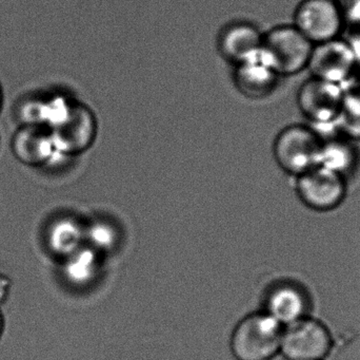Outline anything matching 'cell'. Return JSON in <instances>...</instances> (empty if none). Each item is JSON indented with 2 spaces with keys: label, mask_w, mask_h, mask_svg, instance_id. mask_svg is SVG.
I'll list each match as a JSON object with an SVG mask.
<instances>
[{
  "label": "cell",
  "mask_w": 360,
  "mask_h": 360,
  "mask_svg": "<svg viewBox=\"0 0 360 360\" xmlns=\"http://www.w3.org/2000/svg\"><path fill=\"white\" fill-rule=\"evenodd\" d=\"M12 290V281L4 273H0V308L8 302Z\"/></svg>",
  "instance_id": "obj_20"
},
{
  "label": "cell",
  "mask_w": 360,
  "mask_h": 360,
  "mask_svg": "<svg viewBox=\"0 0 360 360\" xmlns=\"http://www.w3.org/2000/svg\"><path fill=\"white\" fill-rule=\"evenodd\" d=\"M97 129L96 116L91 108L79 101H71L50 131L59 156H72L90 149L96 139Z\"/></svg>",
  "instance_id": "obj_5"
},
{
  "label": "cell",
  "mask_w": 360,
  "mask_h": 360,
  "mask_svg": "<svg viewBox=\"0 0 360 360\" xmlns=\"http://www.w3.org/2000/svg\"><path fill=\"white\" fill-rule=\"evenodd\" d=\"M344 94L342 85L311 77L298 91V107L313 125H335Z\"/></svg>",
  "instance_id": "obj_9"
},
{
  "label": "cell",
  "mask_w": 360,
  "mask_h": 360,
  "mask_svg": "<svg viewBox=\"0 0 360 360\" xmlns=\"http://www.w3.org/2000/svg\"><path fill=\"white\" fill-rule=\"evenodd\" d=\"M313 46L294 25H279L264 34L260 54L279 76H290L308 67Z\"/></svg>",
  "instance_id": "obj_2"
},
{
  "label": "cell",
  "mask_w": 360,
  "mask_h": 360,
  "mask_svg": "<svg viewBox=\"0 0 360 360\" xmlns=\"http://www.w3.org/2000/svg\"><path fill=\"white\" fill-rule=\"evenodd\" d=\"M359 57L350 42L335 38L313 46L307 68L312 77L342 86L359 66Z\"/></svg>",
  "instance_id": "obj_8"
},
{
  "label": "cell",
  "mask_w": 360,
  "mask_h": 360,
  "mask_svg": "<svg viewBox=\"0 0 360 360\" xmlns=\"http://www.w3.org/2000/svg\"><path fill=\"white\" fill-rule=\"evenodd\" d=\"M321 135L304 125H292L277 135L273 154L278 166L295 178L317 166Z\"/></svg>",
  "instance_id": "obj_4"
},
{
  "label": "cell",
  "mask_w": 360,
  "mask_h": 360,
  "mask_svg": "<svg viewBox=\"0 0 360 360\" xmlns=\"http://www.w3.org/2000/svg\"><path fill=\"white\" fill-rule=\"evenodd\" d=\"M117 242V230L109 222L95 221L84 226V243L99 255L115 249Z\"/></svg>",
  "instance_id": "obj_18"
},
{
  "label": "cell",
  "mask_w": 360,
  "mask_h": 360,
  "mask_svg": "<svg viewBox=\"0 0 360 360\" xmlns=\"http://www.w3.org/2000/svg\"><path fill=\"white\" fill-rule=\"evenodd\" d=\"M312 298L308 290L296 281L285 280L269 290L264 300V313L281 327L291 325L311 315Z\"/></svg>",
  "instance_id": "obj_10"
},
{
  "label": "cell",
  "mask_w": 360,
  "mask_h": 360,
  "mask_svg": "<svg viewBox=\"0 0 360 360\" xmlns=\"http://www.w3.org/2000/svg\"><path fill=\"white\" fill-rule=\"evenodd\" d=\"M293 25L313 44L338 38L345 27L338 0H302Z\"/></svg>",
  "instance_id": "obj_7"
},
{
  "label": "cell",
  "mask_w": 360,
  "mask_h": 360,
  "mask_svg": "<svg viewBox=\"0 0 360 360\" xmlns=\"http://www.w3.org/2000/svg\"><path fill=\"white\" fill-rule=\"evenodd\" d=\"M359 70H360V58H359Z\"/></svg>",
  "instance_id": "obj_23"
},
{
  "label": "cell",
  "mask_w": 360,
  "mask_h": 360,
  "mask_svg": "<svg viewBox=\"0 0 360 360\" xmlns=\"http://www.w3.org/2000/svg\"><path fill=\"white\" fill-rule=\"evenodd\" d=\"M359 151L352 141L340 135L321 137L317 166L348 181L359 165Z\"/></svg>",
  "instance_id": "obj_15"
},
{
  "label": "cell",
  "mask_w": 360,
  "mask_h": 360,
  "mask_svg": "<svg viewBox=\"0 0 360 360\" xmlns=\"http://www.w3.org/2000/svg\"><path fill=\"white\" fill-rule=\"evenodd\" d=\"M335 126L342 137L352 142L360 141V87L345 91Z\"/></svg>",
  "instance_id": "obj_17"
},
{
  "label": "cell",
  "mask_w": 360,
  "mask_h": 360,
  "mask_svg": "<svg viewBox=\"0 0 360 360\" xmlns=\"http://www.w3.org/2000/svg\"><path fill=\"white\" fill-rule=\"evenodd\" d=\"M344 27L360 32V0H338Z\"/></svg>",
  "instance_id": "obj_19"
},
{
  "label": "cell",
  "mask_w": 360,
  "mask_h": 360,
  "mask_svg": "<svg viewBox=\"0 0 360 360\" xmlns=\"http://www.w3.org/2000/svg\"><path fill=\"white\" fill-rule=\"evenodd\" d=\"M44 239L46 251L61 261L86 244L84 226L75 218L60 216L48 224Z\"/></svg>",
  "instance_id": "obj_14"
},
{
  "label": "cell",
  "mask_w": 360,
  "mask_h": 360,
  "mask_svg": "<svg viewBox=\"0 0 360 360\" xmlns=\"http://www.w3.org/2000/svg\"><path fill=\"white\" fill-rule=\"evenodd\" d=\"M4 327H6V323H4V314H2L1 310H0V340H1L2 335H4Z\"/></svg>",
  "instance_id": "obj_21"
},
{
  "label": "cell",
  "mask_w": 360,
  "mask_h": 360,
  "mask_svg": "<svg viewBox=\"0 0 360 360\" xmlns=\"http://www.w3.org/2000/svg\"><path fill=\"white\" fill-rule=\"evenodd\" d=\"M278 74L262 58V54L235 68L234 84L237 90L250 99H262L275 90Z\"/></svg>",
  "instance_id": "obj_13"
},
{
  "label": "cell",
  "mask_w": 360,
  "mask_h": 360,
  "mask_svg": "<svg viewBox=\"0 0 360 360\" xmlns=\"http://www.w3.org/2000/svg\"><path fill=\"white\" fill-rule=\"evenodd\" d=\"M98 271L99 254L86 244L60 261L61 276L75 287H84L92 283Z\"/></svg>",
  "instance_id": "obj_16"
},
{
  "label": "cell",
  "mask_w": 360,
  "mask_h": 360,
  "mask_svg": "<svg viewBox=\"0 0 360 360\" xmlns=\"http://www.w3.org/2000/svg\"><path fill=\"white\" fill-rule=\"evenodd\" d=\"M264 34L257 25L245 20L233 21L222 27L218 35L220 55L235 66L260 54Z\"/></svg>",
  "instance_id": "obj_12"
},
{
  "label": "cell",
  "mask_w": 360,
  "mask_h": 360,
  "mask_svg": "<svg viewBox=\"0 0 360 360\" xmlns=\"http://www.w3.org/2000/svg\"><path fill=\"white\" fill-rule=\"evenodd\" d=\"M333 347L328 325L309 315L283 328L279 354L287 360H326Z\"/></svg>",
  "instance_id": "obj_3"
},
{
  "label": "cell",
  "mask_w": 360,
  "mask_h": 360,
  "mask_svg": "<svg viewBox=\"0 0 360 360\" xmlns=\"http://www.w3.org/2000/svg\"><path fill=\"white\" fill-rule=\"evenodd\" d=\"M283 328L266 313L248 315L235 327L230 349L236 360H272L281 351Z\"/></svg>",
  "instance_id": "obj_1"
},
{
  "label": "cell",
  "mask_w": 360,
  "mask_h": 360,
  "mask_svg": "<svg viewBox=\"0 0 360 360\" xmlns=\"http://www.w3.org/2000/svg\"><path fill=\"white\" fill-rule=\"evenodd\" d=\"M11 150L19 163L33 168L49 166L60 156L51 131L36 125H20L13 135Z\"/></svg>",
  "instance_id": "obj_11"
},
{
  "label": "cell",
  "mask_w": 360,
  "mask_h": 360,
  "mask_svg": "<svg viewBox=\"0 0 360 360\" xmlns=\"http://www.w3.org/2000/svg\"><path fill=\"white\" fill-rule=\"evenodd\" d=\"M294 190L300 202L316 213L335 211L346 200L348 181L315 166L294 178Z\"/></svg>",
  "instance_id": "obj_6"
},
{
  "label": "cell",
  "mask_w": 360,
  "mask_h": 360,
  "mask_svg": "<svg viewBox=\"0 0 360 360\" xmlns=\"http://www.w3.org/2000/svg\"><path fill=\"white\" fill-rule=\"evenodd\" d=\"M2 104H4V92H2V87L0 84V111L2 109Z\"/></svg>",
  "instance_id": "obj_22"
}]
</instances>
